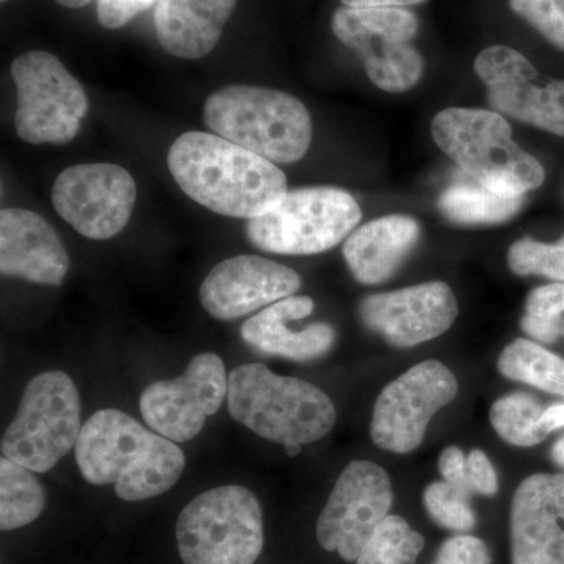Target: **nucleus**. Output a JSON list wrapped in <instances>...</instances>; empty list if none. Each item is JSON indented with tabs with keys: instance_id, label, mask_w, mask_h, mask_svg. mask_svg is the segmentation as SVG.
Wrapping results in <instances>:
<instances>
[{
	"instance_id": "obj_1",
	"label": "nucleus",
	"mask_w": 564,
	"mask_h": 564,
	"mask_svg": "<svg viewBox=\"0 0 564 564\" xmlns=\"http://www.w3.org/2000/svg\"><path fill=\"white\" fill-rule=\"evenodd\" d=\"M169 169L188 198L225 217H261L288 195V180L276 163L215 133L177 137Z\"/></svg>"
},
{
	"instance_id": "obj_2",
	"label": "nucleus",
	"mask_w": 564,
	"mask_h": 564,
	"mask_svg": "<svg viewBox=\"0 0 564 564\" xmlns=\"http://www.w3.org/2000/svg\"><path fill=\"white\" fill-rule=\"evenodd\" d=\"M74 455L85 481L113 485L126 502L162 496L185 469L176 443L118 410L98 411L84 423Z\"/></svg>"
},
{
	"instance_id": "obj_3",
	"label": "nucleus",
	"mask_w": 564,
	"mask_h": 564,
	"mask_svg": "<svg viewBox=\"0 0 564 564\" xmlns=\"http://www.w3.org/2000/svg\"><path fill=\"white\" fill-rule=\"evenodd\" d=\"M229 414L252 433L281 445L323 440L336 425V406L317 386L282 377L263 364H245L229 375Z\"/></svg>"
},
{
	"instance_id": "obj_4",
	"label": "nucleus",
	"mask_w": 564,
	"mask_h": 564,
	"mask_svg": "<svg viewBox=\"0 0 564 564\" xmlns=\"http://www.w3.org/2000/svg\"><path fill=\"white\" fill-rule=\"evenodd\" d=\"M204 122L215 135L273 163L302 161L313 141V120L289 93L229 85L204 104Z\"/></svg>"
},
{
	"instance_id": "obj_5",
	"label": "nucleus",
	"mask_w": 564,
	"mask_h": 564,
	"mask_svg": "<svg viewBox=\"0 0 564 564\" xmlns=\"http://www.w3.org/2000/svg\"><path fill=\"white\" fill-rule=\"evenodd\" d=\"M432 135L444 154L489 191L524 196L543 185V165L514 143L510 122L497 111L445 109L434 117Z\"/></svg>"
},
{
	"instance_id": "obj_6",
	"label": "nucleus",
	"mask_w": 564,
	"mask_h": 564,
	"mask_svg": "<svg viewBox=\"0 0 564 564\" xmlns=\"http://www.w3.org/2000/svg\"><path fill=\"white\" fill-rule=\"evenodd\" d=\"M176 541L185 564H254L263 549L261 503L243 486L209 489L181 511Z\"/></svg>"
},
{
	"instance_id": "obj_7",
	"label": "nucleus",
	"mask_w": 564,
	"mask_h": 564,
	"mask_svg": "<svg viewBox=\"0 0 564 564\" xmlns=\"http://www.w3.org/2000/svg\"><path fill=\"white\" fill-rule=\"evenodd\" d=\"M82 426L79 391L69 375L58 370L36 375L3 433L2 456L33 473H50L76 448Z\"/></svg>"
},
{
	"instance_id": "obj_8",
	"label": "nucleus",
	"mask_w": 564,
	"mask_h": 564,
	"mask_svg": "<svg viewBox=\"0 0 564 564\" xmlns=\"http://www.w3.org/2000/svg\"><path fill=\"white\" fill-rule=\"evenodd\" d=\"M350 193L336 187L288 192L272 210L245 225L248 240L274 254L310 256L337 247L361 221Z\"/></svg>"
},
{
	"instance_id": "obj_9",
	"label": "nucleus",
	"mask_w": 564,
	"mask_h": 564,
	"mask_svg": "<svg viewBox=\"0 0 564 564\" xmlns=\"http://www.w3.org/2000/svg\"><path fill=\"white\" fill-rule=\"evenodd\" d=\"M17 85L18 137L31 144H68L87 117L88 98L80 82L55 55L31 51L11 63Z\"/></svg>"
},
{
	"instance_id": "obj_10",
	"label": "nucleus",
	"mask_w": 564,
	"mask_h": 564,
	"mask_svg": "<svg viewBox=\"0 0 564 564\" xmlns=\"http://www.w3.org/2000/svg\"><path fill=\"white\" fill-rule=\"evenodd\" d=\"M334 36L364 63L380 90L404 93L422 79L423 57L413 46L421 29L408 9H350L340 7L332 18Z\"/></svg>"
},
{
	"instance_id": "obj_11",
	"label": "nucleus",
	"mask_w": 564,
	"mask_h": 564,
	"mask_svg": "<svg viewBox=\"0 0 564 564\" xmlns=\"http://www.w3.org/2000/svg\"><path fill=\"white\" fill-rule=\"evenodd\" d=\"M458 381L443 362L423 361L391 381L373 406L370 436L377 447L411 454L425 437L437 411L454 402Z\"/></svg>"
},
{
	"instance_id": "obj_12",
	"label": "nucleus",
	"mask_w": 564,
	"mask_h": 564,
	"mask_svg": "<svg viewBox=\"0 0 564 564\" xmlns=\"http://www.w3.org/2000/svg\"><path fill=\"white\" fill-rule=\"evenodd\" d=\"M391 478L383 467L352 462L337 478L317 521V541L325 551L356 562L391 511Z\"/></svg>"
},
{
	"instance_id": "obj_13",
	"label": "nucleus",
	"mask_w": 564,
	"mask_h": 564,
	"mask_svg": "<svg viewBox=\"0 0 564 564\" xmlns=\"http://www.w3.org/2000/svg\"><path fill=\"white\" fill-rule=\"evenodd\" d=\"M137 202L132 174L115 163H80L63 170L52 204L80 236L107 240L128 226Z\"/></svg>"
},
{
	"instance_id": "obj_14",
	"label": "nucleus",
	"mask_w": 564,
	"mask_h": 564,
	"mask_svg": "<svg viewBox=\"0 0 564 564\" xmlns=\"http://www.w3.org/2000/svg\"><path fill=\"white\" fill-rule=\"evenodd\" d=\"M229 377L215 352H199L174 380L155 381L140 397L144 423L173 443L198 436L206 419L217 414L228 397Z\"/></svg>"
},
{
	"instance_id": "obj_15",
	"label": "nucleus",
	"mask_w": 564,
	"mask_h": 564,
	"mask_svg": "<svg viewBox=\"0 0 564 564\" xmlns=\"http://www.w3.org/2000/svg\"><path fill=\"white\" fill-rule=\"evenodd\" d=\"M474 69L497 113L564 137V80L544 79L525 55L502 44L481 51Z\"/></svg>"
},
{
	"instance_id": "obj_16",
	"label": "nucleus",
	"mask_w": 564,
	"mask_h": 564,
	"mask_svg": "<svg viewBox=\"0 0 564 564\" xmlns=\"http://www.w3.org/2000/svg\"><path fill=\"white\" fill-rule=\"evenodd\" d=\"M359 315L392 347L410 348L447 332L458 317V302L445 282L432 281L366 296Z\"/></svg>"
},
{
	"instance_id": "obj_17",
	"label": "nucleus",
	"mask_w": 564,
	"mask_h": 564,
	"mask_svg": "<svg viewBox=\"0 0 564 564\" xmlns=\"http://www.w3.org/2000/svg\"><path fill=\"white\" fill-rule=\"evenodd\" d=\"M300 288L302 278L295 270L243 254L212 269L199 288V302L210 317L228 322L295 295Z\"/></svg>"
},
{
	"instance_id": "obj_18",
	"label": "nucleus",
	"mask_w": 564,
	"mask_h": 564,
	"mask_svg": "<svg viewBox=\"0 0 564 564\" xmlns=\"http://www.w3.org/2000/svg\"><path fill=\"white\" fill-rule=\"evenodd\" d=\"M511 564H564V474H534L516 489Z\"/></svg>"
},
{
	"instance_id": "obj_19",
	"label": "nucleus",
	"mask_w": 564,
	"mask_h": 564,
	"mask_svg": "<svg viewBox=\"0 0 564 564\" xmlns=\"http://www.w3.org/2000/svg\"><path fill=\"white\" fill-rule=\"evenodd\" d=\"M69 256L61 237L36 212H0V272L43 285H61Z\"/></svg>"
},
{
	"instance_id": "obj_20",
	"label": "nucleus",
	"mask_w": 564,
	"mask_h": 564,
	"mask_svg": "<svg viewBox=\"0 0 564 564\" xmlns=\"http://www.w3.org/2000/svg\"><path fill=\"white\" fill-rule=\"evenodd\" d=\"M315 304L310 296L292 295L270 304L243 323V343L261 352L292 361H313L332 350L336 332L328 323H313L303 329H292L291 323L313 314Z\"/></svg>"
},
{
	"instance_id": "obj_21",
	"label": "nucleus",
	"mask_w": 564,
	"mask_h": 564,
	"mask_svg": "<svg viewBox=\"0 0 564 564\" xmlns=\"http://www.w3.org/2000/svg\"><path fill=\"white\" fill-rule=\"evenodd\" d=\"M236 6L237 0H159L155 36L174 57L198 61L217 46Z\"/></svg>"
},
{
	"instance_id": "obj_22",
	"label": "nucleus",
	"mask_w": 564,
	"mask_h": 564,
	"mask_svg": "<svg viewBox=\"0 0 564 564\" xmlns=\"http://www.w3.org/2000/svg\"><path fill=\"white\" fill-rule=\"evenodd\" d=\"M421 239V226L406 215H386L352 231L344 245V259L364 285L388 281Z\"/></svg>"
},
{
	"instance_id": "obj_23",
	"label": "nucleus",
	"mask_w": 564,
	"mask_h": 564,
	"mask_svg": "<svg viewBox=\"0 0 564 564\" xmlns=\"http://www.w3.org/2000/svg\"><path fill=\"white\" fill-rule=\"evenodd\" d=\"M524 196H503L480 184L451 185L441 195L440 209L458 225H499L513 218Z\"/></svg>"
},
{
	"instance_id": "obj_24",
	"label": "nucleus",
	"mask_w": 564,
	"mask_h": 564,
	"mask_svg": "<svg viewBox=\"0 0 564 564\" xmlns=\"http://www.w3.org/2000/svg\"><path fill=\"white\" fill-rule=\"evenodd\" d=\"M499 372L508 380L533 386L564 399V359L529 339H516L505 347Z\"/></svg>"
},
{
	"instance_id": "obj_25",
	"label": "nucleus",
	"mask_w": 564,
	"mask_h": 564,
	"mask_svg": "<svg viewBox=\"0 0 564 564\" xmlns=\"http://www.w3.org/2000/svg\"><path fill=\"white\" fill-rule=\"evenodd\" d=\"M46 507V492L33 470L0 459V529L17 530L32 524Z\"/></svg>"
},
{
	"instance_id": "obj_26",
	"label": "nucleus",
	"mask_w": 564,
	"mask_h": 564,
	"mask_svg": "<svg viewBox=\"0 0 564 564\" xmlns=\"http://www.w3.org/2000/svg\"><path fill=\"white\" fill-rule=\"evenodd\" d=\"M544 411L534 397L514 392L494 402L489 419L494 432L499 434L505 443L516 447H533L549 436L541 423Z\"/></svg>"
},
{
	"instance_id": "obj_27",
	"label": "nucleus",
	"mask_w": 564,
	"mask_h": 564,
	"mask_svg": "<svg viewBox=\"0 0 564 564\" xmlns=\"http://www.w3.org/2000/svg\"><path fill=\"white\" fill-rule=\"evenodd\" d=\"M425 540L403 518L389 514L381 522L356 564H415Z\"/></svg>"
},
{
	"instance_id": "obj_28",
	"label": "nucleus",
	"mask_w": 564,
	"mask_h": 564,
	"mask_svg": "<svg viewBox=\"0 0 564 564\" xmlns=\"http://www.w3.org/2000/svg\"><path fill=\"white\" fill-rule=\"evenodd\" d=\"M564 282L541 285L529 293L521 328L536 343L552 344L564 333Z\"/></svg>"
},
{
	"instance_id": "obj_29",
	"label": "nucleus",
	"mask_w": 564,
	"mask_h": 564,
	"mask_svg": "<svg viewBox=\"0 0 564 564\" xmlns=\"http://www.w3.org/2000/svg\"><path fill=\"white\" fill-rule=\"evenodd\" d=\"M423 505L433 522L445 530L467 533L477 524V516L469 503V497L456 491L445 481H434L423 491Z\"/></svg>"
},
{
	"instance_id": "obj_30",
	"label": "nucleus",
	"mask_w": 564,
	"mask_h": 564,
	"mask_svg": "<svg viewBox=\"0 0 564 564\" xmlns=\"http://www.w3.org/2000/svg\"><path fill=\"white\" fill-rule=\"evenodd\" d=\"M508 267L519 276L536 274L564 282V236L554 245L532 239L518 240L508 250Z\"/></svg>"
},
{
	"instance_id": "obj_31",
	"label": "nucleus",
	"mask_w": 564,
	"mask_h": 564,
	"mask_svg": "<svg viewBox=\"0 0 564 564\" xmlns=\"http://www.w3.org/2000/svg\"><path fill=\"white\" fill-rule=\"evenodd\" d=\"M510 9L564 51V0H510Z\"/></svg>"
},
{
	"instance_id": "obj_32",
	"label": "nucleus",
	"mask_w": 564,
	"mask_h": 564,
	"mask_svg": "<svg viewBox=\"0 0 564 564\" xmlns=\"http://www.w3.org/2000/svg\"><path fill=\"white\" fill-rule=\"evenodd\" d=\"M488 545L480 538L456 534L444 541L432 564H491Z\"/></svg>"
},
{
	"instance_id": "obj_33",
	"label": "nucleus",
	"mask_w": 564,
	"mask_h": 564,
	"mask_svg": "<svg viewBox=\"0 0 564 564\" xmlns=\"http://www.w3.org/2000/svg\"><path fill=\"white\" fill-rule=\"evenodd\" d=\"M158 2L159 0H98L96 13H98L99 24L113 31V29L124 28L137 14Z\"/></svg>"
},
{
	"instance_id": "obj_34",
	"label": "nucleus",
	"mask_w": 564,
	"mask_h": 564,
	"mask_svg": "<svg viewBox=\"0 0 564 564\" xmlns=\"http://www.w3.org/2000/svg\"><path fill=\"white\" fill-rule=\"evenodd\" d=\"M440 473L444 481L455 488L464 496H473L470 488L469 473H467V456L463 454L459 447H447L440 456Z\"/></svg>"
},
{
	"instance_id": "obj_35",
	"label": "nucleus",
	"mask_w": 564,
	"mask_h": 564,
	"mask_svg": "<svg viewBox=\"0 0 564 564\" xmlns=\"http://www.w3.org/2000/svg\"><path fill=\"white\" fill-rule=\"evenodd\" d=\"M467 473L474 494L492 497L499 491V477L485 452L473 451L467 455Z\"/></svg>"
},
{
	"instance_id": "obj_36",
	"label": "nucleus",
	"mask_w": 564,
	"mask_h": 564,
	"mask_svg": "<svg viewBox=\"0 0 564 564\" xmlns=\"http://www.w3.org/2000/svg\"><path fill=\"white\" fill-rule=\"evenodd\" d=\"M340 2L350 9H406V7L421 6L426 0H340Z\"/></svg>"
},
{
	"instance_id": "obj_37",
	"label": "nucleus",
	"mask_w": 564,
	"mask_h": 564,
	"mask_svg": "<svg viewBox=\"0 0 564 564\" xmlns=\"http://www.w3.org/2000/svg\"><path fill=\"white\" fill-rule=\"evenodd\" d=\"M541 423H543V429L549 434L555 432V430L562 429V426H564V403L552 404L551 408H547V410L544 411Z\"/></svg>"
},
{
	"instance_id": "obj_38",
	"label": "nucleus",
	"mask_w": 564,
	"mask_h": 564,
	"mask_svg": "<svg viewBox=\"0 0 564 564\" xmlns=\"http://www.w3.org/2000/svg\"><path fill=\"white\" fill-rule=\"evenodd\" d=\"M552 459L556 466L562 467L564 469V436L562 440L556 441L554 447H552Z\"/></svg>"
},
{
	"instance_id": "obj_39",
	"label": "nucleus",
	"mask_w": 564,
	"mask_h": 564,
	"mask_svg": "<svg viewBox=\"0 0 564 564\" xmlns=\"http://www.w3.org/2000/svg\"><path fill=\"white\" fill-rule=\"evenodd\" d=\"M58 6L65 7V9H82V7L88 6L91 0H55Z\"/></svg>"
},
{
	"instance_id": "obj_40",
	"label": "nucleus",
	"mask_w": 564,
	"mask_h": 564,
	"mask_svg": "<svg viewBox=\"0 0 564 564\" xmlns=\"http://www.w3.org/2000/svg\"><path fill=\"white\" fill-rule=\"evenodd\" d=\"M284 451H285V455L292 456V458H293V456L300 455V452H302V445H296V444L285 445Z\"/></svg>"
},
{
	"instance_id": "obj_41",
	"label": "nucleus",
	"mask_w": 564,
	"mask_h": 564,
	"mask_svg": "<svg viewBox=\"0 0 564 564\" xmlns=\"http://www.w3.org/2000/svg\"><path fill=\"white\" fill-rule=\"evenodd\" d=\"M2 2H9V0H2Z\"/></svg>"
}]
</instances>
